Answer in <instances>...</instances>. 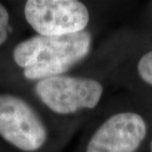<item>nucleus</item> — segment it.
<instances>
[{
  "label": "nucleus",
  "mask_w": 152,
  "mask_h": 152,
  "mask_svg": "<svg viewBox=\"0 0 152 152\" xmlns=\"http://www.w3.org/2000/svg\"><path fill=\"white\" fill-rule=\"evenodd\" d=\"M91 36L82 31L66 36H35L15 48V62L24 68L29 80L58 76L69 70L89 53Z\"/></svg>",
  "instance_id": "nucleus-1"
},
{
  "label": "nucleus",
  "mask_w": 152,
  "mask_h": 152,
  "mask_svg": "<svg viewBox=\"0 0 152 152\" xmlns=\"http://www.w3.org/2000/svg\"><path fill=\"white\" fill-rule=\"evenodd\" d=\"M36 93L54 113L68 115L95 108L102 97L103 87L94 79L58 75L39 80Z\"/></svg>",
  "instance_id": "nucleus-2"
},
{
  "label": "nucleus",
  "mask_w": 152,
  "mask_h": 152,
  "mask_svg": "<svg viewBox=\"0 0 152 152\" xmlns=\"http://www.w3.org/2000/svg\"><path fill=\"white\" fill-rule=\"evenodd\" d=\"M24 14L29 25L41 36H66L84 31L89 12L76 0H29Z\"/></svg>",
  "instance_id": "nucleus-3"
},
{
  "label": "nucleus",
  "mask_w": 152,
  "mask_h": 152,
  "mask_svg": "<svg viewBox=\"0 0 152 152\" xmlns=\"http://www.w3.org/2000/svg\"><path fill=\"white\" fill-rule=\"evenodd\" d=\"M0 136L20 150L37 151L47 140V129L38 114L19 97L0 95Z\"/></svg>",
  "instance_id": "nucleus-4"
},
{
  "label": "nucleus",
  "mask_w": 152,
  "mask_h": 152,
  "mask_svg": "<svg viewBox=\"0 0 152 152\" xmlns=\"http://www.w3.org/2000/svg\"><path fill=\"white\" fill-rule=\"evenodd\" d=\"M145 135L146 124L141 115L115 114L94 132L86 152H135Z\"/></svg>",
  "instance_id": "nucleus-5"
},
{
  "label": "nucleus",
  "mask_w": 152,
  "mask_h": 152,
  "mask_svg": "<svg viewBox=\"0 0 152 152\" xmlns=\"http://www.w3.org/2000/svg\"><path fill=\"white\" fill-rule=\"evenodd\" d=\"M137 71L142 80L152 85V50L145 53L138 61Z\"/></svg>",
  "instance_id": "nucleus-6"
},
{
  "label": "nucleus",
  "mask_w": 152,
  "mask_h": 152,
  "mask_svg": "<svg viewBox=\"0 0 152 152\" xmlns=\"http://www.w3.org/2000/svg\"><path fill=\"white\" fill-rule=\"evenodd\" d=\"M9 34V13L2 3H0V45L4 44Z\"/></svg>",
  "instance_id": "nucleus-7"
},
{
  "label": "nucleus",
  "mask_w": 152,
  "mask_h": 152,
  "mask_svg": "<svg viewBox=\"0 0 152 152\" xmlns=\"http://www.w3.org/2000/svg\"><path fill=\"white\" fill-rule=\"evenodd\" d=\"M150 152H152V141H151V143H150Z\"/></svg>",
  "instance_id": "nucleus-8"
}]
</instances>
